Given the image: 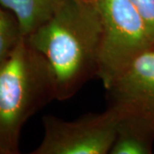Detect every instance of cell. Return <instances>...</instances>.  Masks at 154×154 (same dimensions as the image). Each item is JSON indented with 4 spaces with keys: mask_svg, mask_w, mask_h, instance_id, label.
Returning a JSON list of instances; mask_svg holds the SVG:
<instances>
[{
    "mask_svg": "<svg viewBox=\"0 0 154 154\" xmlns=\"http://www.w3.org/2000/svg\"><path fill=\"white\" fill-rule=\"evenodd\" d=\"M54 99L49 64L22 36L0 63V154L19 153L23 125Z\"/></svg>",
    "mask_w": 154,
    "mask_h": 154,
    "instance_id": "obj_2",
    "label": "cell"
},
{
    "mask_svg": "<svg viewBox=\"0 0 154 154\" xmlns=\"http://www.w3.org/2000/svg\"><path fill=\"white\" fill-rule=\"evenodd\" d=\"M95 3L102 23L97 76L107 89L139 56L154 47V39L129 0Z\"/></svg>",
    "mask_w": 154,
    "mask_h": 154,
    "instance_id": "obj_3",
    "label": "cell"
},
{
    "mask_svg": "<svg viewBox=\"0 0 154 154\" xmlns=\"http://www.w3.org/2000/svg\"><path fill=\"white\" fill-rule=\"evenodd\" d=\"M22 37L17 18L0 5V63L15 48Z\"/></svg>",
    "mask_w": 154,
    "mask_h": 154,
    "instance_id": "obj_8",
    "label": "cell"
},
{
    "mask_svg": "<svg viewBox=\"0 0 154 154\" xmlns=\"http://www.w3.org/2000/svg\"><path fill=\"white\" fill-rule=\"evenodd\" d=\"M153 140V136L139 122L120 114L110 154H149L152 152Z\"/></svg>",
    "mask_w": 154,
    "mask_h": 154,
    "instance_id": "obj_7",
    "label": "cell"
},
{
    "mask_svg": "<svg viewBox=\"0 0 154 154\" xmlns=\"http://www.w3.org/2000/svg\"><path fill=\"white\" fill-rule=\"evenodd\" d=\"M106 91L110 106L154 137V47L139 56Z\"/></svg>",
    "mask_w": 154,
    "mask_h": 154,
    "instance_id": "obj_5",
    "label": "cell"
},
{
    "mask_svg": "<svg viewBox=\"0 0 154 154\" xmlns=\"http://www.w3.org/2000/svg\"><path fill=\"white\" fill-rule=\"evenodd\" d=\"M101 35L95 0H64L47 22L26 37L49 64L57 100L72 98L97 75Z\"/></svg>",
    "mask_w": 154,
    "mask_h": 154,
    "instance_id": "obj_1",
    "label": "cell"
},
{
    "mask_svg": "<svg viewBox=\"0 0 154 154\" xmlns=\"http://www.w3.org/2000/svg\"><path fill=\"white\" fill-rule=\"evenodd\" d=\"M143 18L149 33L154 39V0H129Z\"/></svg>",
    "mask_w": 154,
    "mask_h": 154,
    "instance_id": "obj_9",
    "label": "cell"
},
{
    "mask_svg": "<svg viewBox=\"0 0 154 154\" xmlns=\"http://www.w3.org/2000/svg\"><path fill=\"white\" fill-rule=\"evenodd\" d=\"M120 114L114 107L73 121L52 115L42 118L44 137L32 154H107L114 143Z\"/></svg>",
    "mask_w": 154,
    "mask_h": 154,
    "instance_id": "obj_4",
    "label": "cell"
},
{
    "mask_svg": "<svg viewBox=\"0 0 154 154\" xmlns=\"http://www.w3.org/2000/svg\"><path fill=\"white\" fill-rule=\"evenodd\" d=\"M63 2L64 0H0V5L15 16L22 36L28 37L47 22Z\"/></svg>",
    "mask_w": 154,
    "mask_h": 154,
    "instance_id": "obj_6",
    "label": "cell"
}]
</instances>
